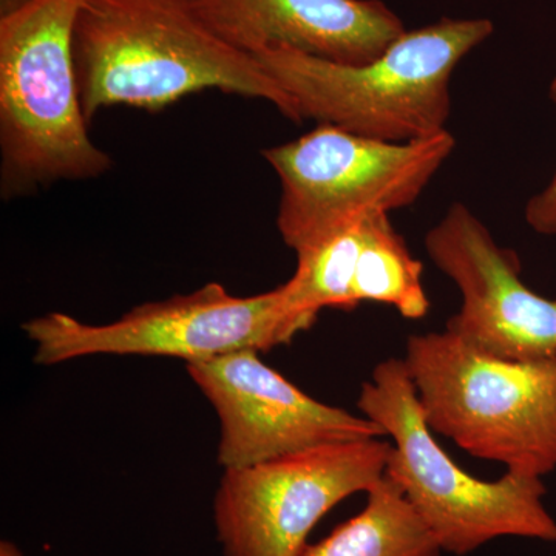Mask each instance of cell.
Listing matches in <instances>:
<instances>
[{"label":"cell","mask_w":556,"mask_h":556,"mask_svg":"<svg viewBox=\"0 0 556 556\" xmlns=\"http://www.w3.org/2000/svg\"><path fill=\"white\" fill-rule=\"evenodd\" d=\"M73 53L87 123L113 105L160 112L201 90L266 101L302 123L294 100L208 27L195 0H83Z\"/></svg>","instance_id":"obj_1"},{"label":"cell","mask_w":556,"mask_h":556,"mask_svg":"<svg viewBox=\"0 0 556 556\" xmlns=\"http://www.w3.org/2000/svg\"><path fill=\"white\" fill-rule=\"evenodd\" d=\"M489 20H444L405 31L365 65H342L292 50L257 58L303 119L361 137L408 142L441 134L452 112L450 80L460 61L493 35Z\"/></svg>","instance_id":"obj_2"},{"label":"cell","mask_w":556,"mask_h":556,"mask_svg":"<svg viewBox=\"0 0 556 556\" xmlns=\"http://www.w3.org/2000/svg\"><path fill=\"white\" fill-rule=\"evenodd\" d=\"M83 0H27L0 14L3 195L108 174L87 131L73 33Z\"/></svg>","instance_id":"obj_3"},{"label":"cell","mask_w":556,"mask_h":556,"mask_svg":"<svg viewBox=\"0 0 556 556\" xmlns=\"http://www.w3.org/2000/svg\"><path fill=\"white\" fill-rule=\"evenodd\" d=\"M357 407L393 439L386 475L442 552L466 556L503 536L556 543L543 478L507 471L497 481H481L457 466L427 424L404 358L376 365L371 380L362 383Z\"/></svg>","instance_id":"obj_4"},{"label":"cell","mask_w":556,"mask_h":556,"mask_svg":"<svg viewBox=\"0 0 556 556\" xmlns=\"http://www.w3.org/2000/svg\"><path fill=\"white\" fill-rule=\"evenodd\" d=\"M404 362L433 433L511 473L556 470V356H486L445 329L409 336Z\"/></svg>","instance_id":"obj_5"},{"label":"cell","mask_w":556,"mask_h":556,"mask_svg":"<svg viewBox=\"0 0 556 556\" xmlns=\"http://www.w3.org/2000/svg\"><path fill=\"white\" fill-rule=\"evenodd\" d=\"M455 146L448 130L390 142L317 124L294 141L263 150L280 179L281 239L299 254L372 212L412 206Z\"/></svg>","instance_id":"obj_6"},{"label":"cell","mask_w":556,"mask_h":556,"mask_svg":"<svg viewBox=\"0 0 556 556\" xmlns=\"http://www.w3.org/2000/svg\"><path fill=\"white\" fill-rule=\"evenodd\" d=\"M22 329L36 345L39 365L89 356L172 357L193 364L237 351H269L306 331L289 306L283 285L237 298L219 283L144 303L110 324L50 313L25 321Z\"/></svg>","instance_id":"obj_7"},{"label":"cell","mask_w":556,"mask_h":556,"mask_svg":"<svg viewBox=\"0 0 556 556\" xmlns=\"http://www.w3.org/2000/svg\"><path fill=\"white\" fill-rule=\"evenodd\" d=\"M391 450L382 438L362 439L226 468L214 500L223 555H302L325 515L382 481Z\"/></svg>","instance_id":"obj_8"},{"label":"cell","mask_w":556,"mask_h":556,"mask_svg":"<svg viewBox=\"0 0 556 556\" xmlns=\"http://www.w3.org/2000/svg\"><path fill=\"white\" fill-rule=\"evenodd\" d=\"M426 251L463 298L447 331L486 356L519 362L556 356V300L527 287L517 252L500 247L466 204L453 203L428 230Z\"/></svg>","instance_id":"obj_9"},{"label":"cell","mask_w":556,"mask_h":556,"mask_svg":"<svg viewBox=\"0 0 556 556\" xmlns=\"http://www.w3.org/2000/svg\"><path fill=\"white\" fill-rule=\"evenodd\" d=\"M219 419L218 464L255 466L303 450L387 437L365 416L318 402L258 357L237 351L186 365Z\"/></svg>","instance_id":"obj_10"},{"label":"cell","mask_w":556,"mask_h":556,"mask_svg":"<svg viewBox=\"0 0 556 556\" xmlns=\"http://www.w3.org/2000/svg\"><path fill=\"white\" fill-rule=\"evenodd\" d=\"M195 5L219 38L249 54L283 49L365 65L407 31L382 0H195Z\"/></svg>","instance_id":"obj_11"},{"label":"cell","mask_w":556,"mask_h":556,"mask_svg":"<svg viewBox=\"0 0 556 556\" xmlns=\"http://www.w3.org/2000/svg\"><path fill=\"white\" fill-rule=\"evenodd\" d=\"M367 506L300 556H441L437 538L387 475Z\"/></svg>","instance_id":"obj_12"},{"label":"cell","mask_w":556,"mask_h":556,"mask_svg":"<svg viewBox=\"0 0 556 556\" xmlns=\"http://www.w3.org/2000/svg\"><path fill=\"white\" fill-rule=\"evenodd\" d=\"M422 270V263L413 257L386 212H372L364 218L353 288L358 305L383 303L409 320L426 317L431 305Z\"/></svg>","instance_id":"obj_13"},{"label":"cell","mask_w":556,"mask_h":556,"mask_svg":"<svg viewBox=\"0 0 556 556\" xmlns=\"http://www.w3.org/2000/svg\"><path fill=\"white\" fill-rule=\"evenodd\" d=\"M362 222L339 230L298 254V269L283 283L289 306L308 329L320 311L356 309L354 276L361 251Z\"/></svg>","instance_id":"obj_14"},{"label":"cell","mask_w":556,"mask_h":556,"mask_svg":"<svg viewBox=\"0 0 556 556\" xmlns=\"http://www.w3.org/2000/svg\"><path fill=\"white\" fill-rule=\"evenodd\" d=\"M551 100L556 105V76L548 87ZM526 222L541 236H556V172L554 178L526 206Z\"/></svg>","instance_id":"obj_15"},{"label":"cell","mask_w":556,"mask_h":556,"mask_svg":"<svg viewBox=\"0 0 556 556\" xmlns=\"http://www.w3.org/2000/svg\"><path fill=\"white\" fill-rule=\"evenodd\" d=\"M0 556H24L16 544L11 541H2L0 543Z\"/></svg>","instance_id":"obj_16"},{"label":"cell","mask_w":556,"mask_h":556,"mask_svg":"<svg viewBox=\"0 0 556 556\" xmlns=\"http://www.w3.org/2000/svg\"><path fill=\"white\" fill-rule=\"evenodd\" d=\"M27 0H0V14L9 13V11L17 9L22 3Z\"/></svg>","instance_id":"obj_17"}]
</instances>
